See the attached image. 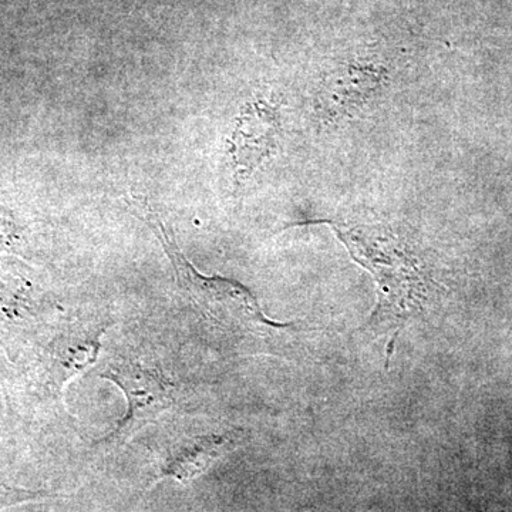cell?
I'll list each match as a JSON object with an SVG mask.
<instances>
[{
  "instance_id": "3957f363",
  "label": "cell",
  "mask_w": 512,
  "mask_h": 512,
  "mask_svg": "<svg viewBox=\"0 0 512 512\" xmlns=\"http://www.w3.org/2000/svg\"><path fill=\"white\" fill-rule=\"evenodd\" d=\"M99 375L120 387L128 403L126 416L111 431L109 440H126L174 406L175 386L156 365L121 357L107 363Z\"/></svg>"
},
{
  "instance_id": "5b68a950",
  "label": "cell",
  "mask_w": 512,
  "mask_h": 512,
  "mask_svg": "<svg viewBox=\"0 0 512 512\" xmlns=\"http://www.w3.org/2000/svg\"><path fill=\"white\" fill-rule=\"evenodd\" d=\"M106 329L103 323H76L57 339L53 346V369L60 390L97 362Z\"/></svg>"
},
{
  "instance_id": "7a4b0ae2",
  "label": "cell",
  "mask_w": 512,
  "mask_h": 512,
  "mask_svg": "<svg viewBox=\"0 0 512 512\" xmlns=\"http://www.w3.org/2000/svg\"><path fill=\"white\" fill-rule=\"evenodd\" d=\"M130 205L134 214L146 222L160 239L165 254L173 264L178 285L205 315L217 320L221 325L239 329H284L289 326L269 319L262 312L254 293L239 282L222 276L200 274L178 247L173 231L157 217L156 212L148 207L146 201L134 198Z\"/></svg>"
},
{
  "instance_id": "277c9868",
  "label": "cell",
  "mask_w": 512,
  "mask_h": 512,
  "mask_svg": "<svg viewBox=\"0 0 512 512\" xmlns=\"http://www.w3.org/2000/svg\"><path fill=\"white\" fill-rule=\"evenodd\" d=\"M278 131V111L268 101L255 100L242 109L229 140L237 183H244L274 153Z\"/></svg>"
},
{
  "instance_id": "8992f818",
  "label": "cell",
  "mask_w": 512,
  "mask_h": 512,
  "mask_svg": "<svg viewBox=\"0 0 512 512\" xmlns=\"http://www.w3.org/2000/svg\"><path fill=\"white\" fill-rule=\"evenodd\" d=\"M234 446L229 434H198L175 441L167 458L165 470L178 480H190L198 476L221 454Z\"/></svg>"
},
{
  "instance_id": "6da1fadb",
  "label": "cell",
  "mask_w": 512,
  "mask_h": 512,
  "mask_svg": "<svg viewBox=\"0 0 512 512\" xmlns=\"http://www.w3.org/2000/svg\"><path fill=\"white\" fill-rule=\"evenodd\" d=\"M308 224L332 227L353 261L375 279L379 301L370 318L373 325L399 329L430 301L433 292L430 275L409 244L389 228L325 220L306 222L305 225Z\"/></svg>"
}]
</instances>
